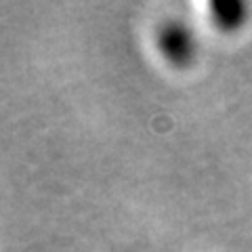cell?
I'll use <instances>...</instances> for the list:
<instances>
[{
    "mask_svg": "<svg viewBox=\"0 0 252 252\" xmlns=\"http://www.w3.org/2000/svg\"><path fill=\"white\" fill-rule=\"evenodd\" d=\"M158 51L172 67L185 69L198 57V38L193 30L181 19L164 21L156 32Z\"/></svg>",
    "mask_w": 252,
    "mask_h": 252,
    "instance_id": "obj_1",
    "label": "cell"
},
{
    "mask_svg": "<svg viewBox=\"0 0 252 252\" xmlns=\"http://www.w3.org/2000/svg\"><path fill=\"white\" fill-rule=\"evenodd\" d=\"M210 19L220 32H238L248 21V6L242 0H215L210 4Z\"/></svg>",
    "mask_w": 252,
    "mask_h": 252,
    "instance_id": "obj_2",
    "label": "cell"
}]
</instances>
